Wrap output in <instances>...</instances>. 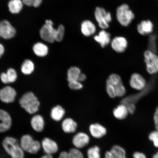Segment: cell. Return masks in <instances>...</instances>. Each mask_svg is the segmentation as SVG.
Segmentation results:
<instances>
[{
    "label": "cell",
    "instance_id": "obj_1",
    "mask_svg": "<svg viewBox=\"0 0 158 158\" xmlns=\"http://www.w3.org/2000/svg\"><path fill=\"white\" fill-rule=\"evenodd\" d=\"M65 28L62 25L59 26L55 29L53 27V23L50 20L45 21V24L41 27L40 31L41 38L49 43H53L55 41L60 42L62 41L64 35Z\"/></svg>",
    "mask_w": 158,
    "mask_h": 158
},
{
    "label": "cell",
    "instance_id": "obj_2",
    "mask_svg": "<svg viewBox=\"0 0 158 158\" xmlns=\"http://www.w3.org/2000/svg\"><path fill=\"white\" fill-rule=\"evenodd\" d=\"M106 90L111 98L122 97L126 94V89L119 75L113 73L110 75L106 81Z\"/></svg>",
    "mask_w": 158,
    "mask_h": 158
},
{
    "label": "cell",
    "instance_id": "obj_3",
    "mask_svg": "<svg viewBox=\"0 0 158 158\" xmlns=\"http://www.w3.org/2000/svg\"><path fill=\"white\" fill-rule=\"evenodd\" d=\"M2 145L6 152L11 158H24L25 152L16 138L10 136L6 137L3 140Z\"/></svg>",
    "mask_w": 158,
    "mask_h": 158
},
{
    "label": "cell",
    "instance_id": "obj_4",
    "mask_svg": "<svg viewBox=\"0 0 158 158\" xmlns=\"http://www.w3.org/2000/svg\"><path fill=\"white\" fill-rule=\"evenodd\" d=\"M19 103L22 108L30 114L36 113L40 105L38 99L31 92H27L23 94L20 99Z\"/></svg>",
    "mask_w": 158,
    "mask_h": 158
},
{
    "label": "cell",
    "instance_id": "obj_5",
    "mask_svg": "<svg viewBox=\"0 0 158 158\" xmlns=\"http://www.w3.org/2000/svg\"><path fill=\"white\" fill-rule=\"evenodd\" d=\"M19 143L23 151L31 155L38 153L41 148V143L33 139L32 136L28 134L22 136Z\"/></svg>",
    "mask_w": 158,
    "mask_h": 158
},
{
    "label": "cell",
    "instance_id": "obj_6",
    "mask_svg": "<svg viewBox=\"0 0 158 158\" xmlns=\"http://www.w3.org/2000/svg\"><path fill=\"white\" fill-rule=\"evenodd\" d=\"M116 15L118 23L125 27L130 24L135 17L133 11L126 4H123L118 7Z\"/></svg>",
    "mask_w": 158,
    "mask_h": 158
},
{
    "label": "cell",
    "instance_id": "obj_7",
    "mask_svg": "<svg viewBox=\"0 0 158 158\" xmlns=\"http://www.w3.org/2000/svg\"><path fill=\"white\" fill-rule=\"evenodd\" d=\"M146 70L148 73L153 75L158 73V56L156 53L147 50L143 54Z\"/></svg>",
    "mask_w": 158,
    "mask_h": 158
},
{
    "label": "cell",
    "instance_id": "obj_8",
    "mask_svg": "<svg viewBox=\"0 0 158 158\" xmlns=\"http://www.w3.org/2000/svg\"><path fill=\"white\" fill-rule=\"evenodd\" d=\"M94 17L101 28L104 30L108 28L109 24L112 21L111 15L110 12L106 11L104 8L97 7Z\"/></svg>",
    "mask_w": 158,
    "mask_h": 158
},
{
    "label": "cell",
    "instance_id": "obj_9",
    "mask_svg": "<svg viewBox=\"0 0 158 158\" xmlns=\"http://www.w3.org/2000/svg\"><path fill=\"white\" fill-rule=\"evenodd\" d=\"M129 84L132 88L139 91L145 89L148 84L146 79L138 73H134L131 75Z\"/></svg>",
    "mask_w": 158,
    "mask_h": 158
},
{
    "label": "cell",
    "instance_id": "obj_10",
    "mask_svg": "<svg viewBox=\"0 0 158 158\" xmlns=\"http://www.w3.org/2000/svg\"><path fill=\"white\" fill-rule=\"evenodd\" d=\"M41 148L46 155H53L59 150V147L56 142L51 138L45 137L41 142Z\"/></svg>",
    "mask_w": 158,
    "mask_h": 158
},
{
    "label": "cell",
    "instance_id": "obj_11",
    "mask_svg": "<svg viewBox=\"0 0 158 158\" xmlns=\"http://www.w3.org/2000/svg\"><path fill=\"white\" fill-rule=\"evenodd\" d=\"M15 29L8 21L4 20L0 22V38L10 39L15 36Z\"/></svg>",
    "mask_w": 158,
    "mask_h": 158
},
{
    "label": "cell",
    "instance_id": "obj_12",
    "mask_svg": "<svg viewBox=\"0 0 158 158\" xmlns=\"http://www.w3.org/2000/svg\"><path fill=\"white\" fill-rule=\"evenodd\" d=\"M12 124V120L10 114L6 110L0 109V133L8 131Z\"/></svg>",
    "mask_w": 158,
    "mask_h": 158
},
{
    "label": "cell",
    "instance_id": "obj_13",
    "mask_svg": "<svg viewBox=\"0 0 158 158\" xmlns=\"http://www.w3.org/2000/svg\"><path fill=\"white\" fill-rule=\"evenodd\" d=\"M16 95L15 90L11 86H6L0 90V99L6 103L14 102Z\"/></svg>",
    "mask_w": 158,
    "mask_h": 158
},
{
    "label": "cell",
    "instance_id": "obj_14",
    "mask_svg": "<svg viewBox=\"0 0 158 158\" xmlns=\"http://www.w3.org/2000/svg\"><path fill=\"white\" fill-rule=\"evenodd\" d=\"M148 84L146 88L143 90L139 91L138 94L131 95L124 98L121 100V104L126 105L129 103H132L135 104L140 99L143 97L144 96L148 93L151 90L152 85Z\"/></svg>",
    "mask_w": 158,
    "mask_h": 158
},
{
    "label": "cell",
    "instance_id": "obj_15",
    "mask_svg": "<svg viewBox=\"0 0 158 158\" xmlns=\"http://www.w3.org/2000/svg\"><path fill=\"white\" fill-rule=\"evenodd\" d=\"M90 138L86 133L79 132L73 138L72 143L75 148L80 149L85 147L89 143Z\"/></svg>",
    "mask_w": 158,
    "mask_h": 158
},
{
    "label": "cell",
    "instance_id": "obj_16",
    "mask_svg": "<svg viewBox=\"0 0 158 158\" xmlns=\"http://www.w3.org/2000/svg\"><path fill=\"white\" fill-rule=\"evenodd\" d=\"M111 45L112 48L116 52L123 53L127 47L128 42L125 37L117 36L112 40Z\"/></svg>",
    "mask_w": 158,
    "mask_h": 158
},
{
    "label": "cell",
    "instance_id": "obj_17",
    "mask_svg": "<svg viewBox=\"0 0 158 158\" xmlns=\"http://www.w3.org/2000/svg\"><path fill=\"white\" fill-rule=\"evenodd\" d=\"M31 128L35 132L37 133L42 132L45 126L44 118L40 114H35L31 118Z\"/></svg>",
    "mask_w": 158,
    "mask_h": 158
},
{
    "label": "cell",
    "instance_id": "obj_18",
    "mask_svg": "<svg viewBox=\"0 0 158 158\" xmlns=\"http://www.w3.org/2000/svg\"><path fill=\"white\" fill-rule=\"evenodd\" d=\"M105 158H127L126 152L120 146L115 145L112 147L110 151L106 152Z\"/></svg>",
    "mask_w": 158,
    "mask_h": 158
},
{
    "label": "cell",
    "instance_id": "obj_19",
    "mask_svg": "<svg viewBox=\"0 0 158 158\" xmlns=\"http://www.w3.org/2000/svg\"><path fill=\"white\" fill-rule=\"evenodd\" d=\"M89 130L92 137L97 139L104 137L107 133L106 128L101 124L98 123L91 124Z\"/></svg>",
    "mask_w": 158,
    "mask_h": 158
},
{
    "label": "cell",
    "instance_id": "obj_20",
    "mask_svg": "<svg viewBox=\"0 0 158 158\" xmlns=\"http://www.w3.org/2000/svg\"><path fill=\"white\" fill-rule=\"evenodd\" d=\"M81 31L84 36L89 37L94 34L96 32L95 25L91 21L86 20L82 22L81 26Z\"/></svg>",
    "mask_w": 158,
    "mask_h": 158
},
{
    "label": "cell",
    "instance_id": "obj_21",
    "mask_svg": "<svg viewBox=\"0 0 158 158\" xmlns=\"http://www.w3.org/2000/svg\"><path fill=\"white\" fill-rule=\"evenodd\" d=\"M94 39L102 48L108 45L110 42V35L104 29L101 31L98 35H95Z\"/></svg>",
    "mask_w": 158,
    "mask_h": 158
},
{
    "label": "cell",
    "instance_id": "obj_22",
    "mask_svg": "<svg viewBox=\"0 0 158 158\" xmlns=\"http://www.w3.org/2000/svg\"><path fill=\"white\" fill-rule=\"evenodd\" d=\"M77 124L73 119L71 118H67L63 120L62 123V128L65 133L71 134L76 131Z\"/></svg>",
    "mask_w": 158,
    "mask_h": 158
},
{
    "label": "cell",
    "instance_id": "obj_23",
    "mask_svg": "<svg viewBox=\"0 0 158 158\" xmlns=\"http://www.w3.org/2000/svg\"><path fill=\"white\" fill-rule=\"evenodd\" d=\"M137 31L140 35H147L151 34L153 29V25L150 20L143 21L137 26Z\"/></svg>",
    "mask_w": 158,
    "mask_h": 158
},
{
    "label": "cell",
    "instance_id": "obj_24",
    "mask_svg": "<svg viewBox=\"0 0 158 158\" xmlns=\"http://www.w3.org/2000/svg\"><path fill=\"white\" fill-rule=\"evenodd\" d=\"M113 114L114 117L118 120H122L127 117L129 112L127 107L124 105L121 104L114 108Z\"/></svg>",
    "mask_w": 158,
    "mask_h": 158
},
{
    "label": "cell",
    "instance_id": "obj_25",
    "mask_svg": "<svg viewBox=\"0 0 158 158\" xmlns=\"http://www.w3.org/2000/svg\"><path fill=\"white\" fill-rule=\"evenodd\" d=\"M65 114V110L62 106L58 105L55 106L51 110L50 116L54 121L59 122L62 120Z\"/></svg>",
    "mask_w": 158,
    "mask_h": 158
},
{
    "label": "cell",
    "instance_id": "obj_26",
    "mask_svg": "<svg viewBox=\"0 0 158 158\" xmlns=\"http://www.w3.org/2000/svg\"><path fill=\"white\" fill-rule=\"evenodd\" d=\"M33 51L35 54L39 57H44L48 54V48L46 45L41 43H37L33 47Z\"/></svg>",
    "mask_w": 158,
    "mask_h": 158
},
{
    "label": "cell",
    "instance_id": "obj_27",
    "mask_svg": "<svg viewBox=\"0 0 158 158\" xmlns=\"http://www.w3.org/2000/svg\"><path fill=\"white\" fill-rule=\"evenodd\" d=\"M23 4L22 0H11L8 3L10 11L13 14L19 13L23 9Z\"/></svg>",
    "mask_w": 158,
    "mask_h": 158
},
{
    "label": "cell",
    "instance_id": "obj_28",
    "mask_svg": "<svg viewBox=\"0 0 158 158\" xmlns=\"http://www.w3.org/2000/svg\"><path fill=\"white\" fill-rule=\"evenodd\" d=\"M81 73L80 68L76 66H73L69 69L68 72V82L74 81H78L79 76Z\"/></svg>",
    "mask_w": 158,
    "mask_h": 158
},
{
    "label": "cell",
    "instance_id": "obj_29",
    "mask_svg": "<svg viewBox=\"0 0 158 158\" xmlns=\"http://www.w3.org/2000/svg\"><path fill=\"white\" fill-rule=\"evenodd\" d=\"M35 65L32 61L27 59L21 66V70L23 73L28 75L32 73L34 70Z\"/></svg>",
    "mask_w": 158,
    "mask_h": 158
},
{
    "label": "cell",
    "instance_id": "obj_30",
    "mask_svg": "<svg viewBox=\"0 0 158 158\" xmlns=\"http://www.w3.org/2000/svg\"><path fill=\"white\" fill-rule=\"evenodd\" d=\"M100 151V148L97 146L89 148L87 152L88 158H101Z\"/></svg>",
    "mask_w": 158,
    "mask_h": 158
},
{
    "label": "cell",
    "instance_id": "obj_31",
    "mask_svg": "<svg viewBox=\"0 0 158 158\" xmlns=\"http://www.w3.org/2000/svg\"><path fill=\"white\" fill-rule=\"evenodd\" d=\"M156 37L155 35H150L148 41V50L156 53L157 50Z\"/></svg>",
    "mask_w": 158,
    "mask_h": 158
},
{
    "label": "cell",
    "instance_id": "obj_32",
    "mask_svg": "<svg viewBox=\"0 0 158 158\" xmlns=\"http://www.w3.org/2000/svg\"><path fill=\"white\" fill-rule=\"evenodd\" d=\"M6 74L8 77L10 83L15 82L17 78L16 72L14 69L10 68L7 70Z\"/></svg>",
    "mask_w": 158,
    "mask_h": 158
},
{
    "label": "cell",
    "instance_id": "obj_33",
    "mask_svg": "<svg viewBox=\"0 0 158 158\" xmlns=\"http://www.w3.org/2000/svg\"><path fill=\"white\" fill-rule=\"evenodd\" d=\"M148 138L150 141L153 142L154 146L158 148V131L155 130L151 132L149 134Z\"/></svg>",
    "mask_w": 158,
    "mask_h": 158
},
{
    "label": "cell",
    "instance_id": "obj_34",
    "mask_svg": "<svg viewBox=\"0 0 158 158\" xmlns=\"http://www.w3.org/2000/svg\"><path fill=\"white\" fill-rule=\"evenodd\" d=\"M69 152L71 158H84L81 152L76 148H72Z\"/></svg>",
    "mask_w": 158,
    "mask_h": 158
},
{
    "label": "cell",
    "instance_id": "obj_35",
    "mask_svg": "<svg viewBox=\"0 0 158 158\" xmlns=\"http://www.w3.org/2000/svg\"><path fill=\"white\" fill-rule=\"evenodd\" d=\"M23 4L28 6L37 7L42 3V0H22Z\"/></svg>",
    "mask_w": 158,
    "mask_h": 158
},
{
    "label": "cell",
    "instance_id": "obj_36",
    "mask_svg": "<svg viewBox=\"0 0 158 158\" xmlns=\"http://www.w3.org/2000/svg\"><path fill=\"white\" fill-rule=\"evenodd\" d=\"M69 88L72 90H80L83 88V85L81 82L78 81H74L69 82Z\"/></svg>",
    "mask_w": 158,
    "mask_h": 158
},
{
    "label": "cell",
    "instance_id": "obj_37",
    "mask_svg": "<svg viewBox=\"0 0 158 158\" xmlns=\"http://www.w3.org/2000/svg\"><path fill=\"white\" fill-rule=\"evenodd\" d=\"M153 121L155 124V130L158 131V106L155 109L153 116Z\"/></svg>",
    "mask_w": 158,
    "mask_h": 158
},
{
    "label": "cell",
    "instance_id": "obj_38",
    "mask_svg": "<svg viewBox=\"0 0 158 158\" xmlns=\"http://www.w3.org/2000/svg\"><path fill=\"white\" fill-rule=\"evenodd\" d=\"M127 107L129 114H133L135 111V104L132 103H129L125 105Z\"/></svg>",
    "mask_w": 158,
    "mask_h": 158
},
{
    "label": "cell",
    "instance_id": "obj_39",
    "mask_svg": "<svg viewBox=\"0 0 158 158\" xmlns=\"http://www.w3.org/2000/svg\"><path fill=\"white\" fill-rule=\"evenodd\" d=\"M0 78H1V80L3 83L5 84L10 83L6 73H2L1 75V76H0Z\"/></svg>",
    "mask_w": 158,
    "mask_h": 158
},
{
    "label": "cell",
    "instance_id": "obj_40",
    "mask_svg": "<svg viewBox=\"0 0 158 158\" xmlns=\"http://www.w3.org/2000/svg\"><path fill=\"white\" fill-rule=\"evenodd\" d=\"M133 156V158H147L145 154L139 152H135Z\"/></svg>",
    "mask_w": 158,
    "mask_h": 158
},
{
    "label": "cell",
    "instance_id": "obj_41",
    "mask_svg": "<svg viewBox=\"0 0 158 158\" xmlns=\"http://www.w3.org/2000/svg\"><path fill=\"white\" fill-rule=\"evenodd\" d=\"M58 158H71L69 152L63 151L59 154Z\"/></svg>",
    "mask_w": 158,
    "mask_h": 158
},
{
    "label": "cell",
    "instance_id": "obj_42",
    "mask_svg": "<svg viewBox=\"0 0 158 158\" xmlns=\"http://www.w3.org/2000/svg\"><path fill=\"white\" fill-rule=\"evenodd\" d=\"M86 75L81 73L79 77L78 81L80 82H83L86 80Z\"/></svg>",
    "mask_w": 158,
    "mask_h": 158
},
{
    "label": "cell",
    "instance_id": "obj_43",
    "mask_svg": "<svg viewBox=\"0 0 158 158\" xmlns=\"http://www.w3.org/2000/svg\"><path fill=\"white\" fill-rule=\"evenodd\" d=\"M5 52V48L3 45L0 44V58L4 54Z\"/></svg>",
    "mask_w": 158,
    "mask_h": 158
},
{
    "label": "cell",
    "instance_id": "obj_44",
    "mask_svg": "<svg viewBox=\"0 0 158 158\" xmlns=\"http://www.w3.org/2000/svg\"><path fill=\"white\" fill-rule=\"evenodd\" d=\"M40 158H54V157H53L52 155L45 154L43 156H42Z\"/></svg>",
    "mask_w": 158,
    "mask_h": 158
},
{
    "label": "cell",
    "instance_id": "obj_45",
    "mask_svg": "<svg viewBox=\"0 0 158 158\" xmlns=\"http://www.w3.org/2000/svg\"><path fill=\"white\" fill-rule=\"evenodd\" d=\"M152 158H158V151L153 155Z\"/></svg>",
    "mask_w": 158,
    "mask_h": 158
}]
</instances>
